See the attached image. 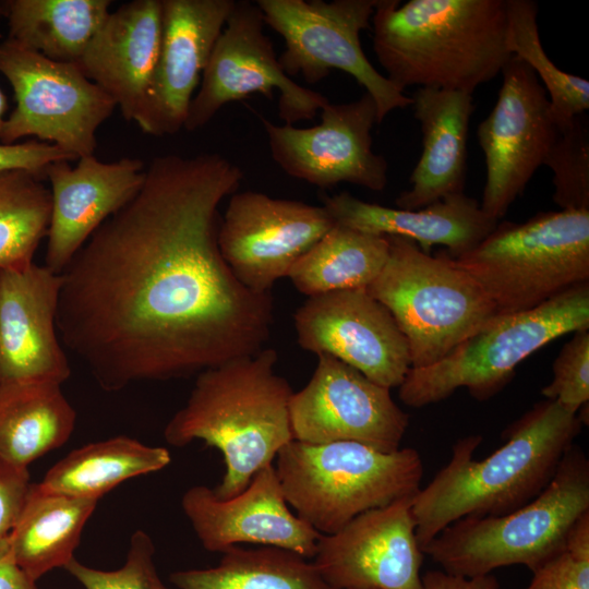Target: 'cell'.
Segmentation results:
<instances>
[{"label": "cell", "mask_w": 589, "mask_h": 589, "mask_svg": "<svg viewBox=\"0 0 589 589\" xmlns=\"http://www.w3.org/2000/svg\"><path fill=\"white\" fill-rule=\"evenodd\" d=\"M242 180L217 153L155 157L60 274L59 338L104 390L197 375L264 348L272 293L241 284L218 244L219 205Z\"/></svg>", "instance_id": "1"}, {"label": "cell", "mask_w": 589, "mask_h": 589, "mask_svg": "<svg viewBox=\"0 0 589 589\" xmlns=\"http://www.w3.org/2000/svg\"><path fill=\"white\" fill-rule=\"evenodd\" d=\"M582 425L577 413L543 399L505 429L504 444L484 459L473 458L481 435L459 438L448 462L413 496L421 548L461 518L505 515L538 496Z\"/></svg>", "instance_id": "2"}, {"label": "cell", "mask_w": 589, "mask_h": 589, "mask_svg": "<svg viewBox=\"0 0 589 589\" xmlns=\"http://www.w3.org/2000/svg\"><path fill=\"white\" fill-rule=\"evenodd\" d=\"M371 20L376 58L401 91L472 94L512 57L506 0H377Z\"/></svg>", "instance_id": "3"}, {"label": "cell", "mask_w": 589, "mask_h": 589, "mask_svg": "<svg viewBox=\"0 0 589 589\" xmlns=\"http://www.w3.org/2000/svg\"><path fill=\"white\" fill-rule=\"evenodd\" d=\"M277 359L276 350L263 348L200 372L185 405L165 426L164 437L175 447L201 440L220 452L225 473L213 489L219 498L240 494L293 440V390L275 373Z\"/></svg>", "instance_id": "4"}, {"label": "cell", "mask_w": 589, "mask_h": 589, "mask_svg": "<svg viewBox=\"0 0 589 589\" xmlns=\"http://www.w3.org/2000/svg\"><path fill=\"white\" fill-rule=\"evenodd\" d=\"M589 512V460L575 444L545 489L501 516L461 518L422 551L443 570L473 577L510 565L533 572L561 552L574 524Z\"/></svg>", "instance_id": "5"}, {"label": "cell", "mask_w": 589, "mask_h": 589, "mask_svg": "<svg viewBox=\"0 0 589 589\" xmlns=\"http://www.w3.org/2000/svg\"><path fill=\"white\" fill-rule=\"evenodd\" d=\"M288 505L321 534L339 531L358 515L413 496L420 490V453H384L358 442L308 444L296 440L276 455Z\"/></svg>", "instance_id": "6"}, {"label": "cell", "mask_w": 589, "mask_h": 589, "mask_svg": "<svg viewBox=\"0 0 589 589\" xmlns=\"http://www.w3.org/2000/svg\"><path fill=\"white\" fill-rule=\"evenodd\" d=\"M454 261L481 286L497 314L531 310L589 281V209L497 223Z\"/></svg>", "instance_id": "7"}, {"label": "cell", "mask_w": 589, "mask_h": 589, "mask_svg": "<svg viewBox=\"0 0 589 589\" xmlns=\"http://www.w3.org/2000/svg\"><path fill=\"white\" fill-rule=\"evenodd\" d=\"M386 237L387 261L366 290L406 337L411 368L430 366L497 314L495 305L446 251L432 256L410 239Z\"/></svg>", "instance_id": "8"}, {"label": "cell", "mask_w": 589, "mask_h": 589, "mask_svg": "<svg viewBox=\"0 0 589 589\" xmlns=\"http://www.w3.org/2000/svg\"><path fill=\"white\" fill-rule=\"evenodd\" d=\"M580 329H589V281L531 310L495 314L438 362L410 368L398 387L399 398L409 407L422 408L465 387L479 401L491 399L526 358Z\"/></svg>", "instance_id": "9"}, {"label": "cell", "mask_w": 589, "mask_h": 589, "mask_svg": "<svg viewBox=\"0 0 589 589\" xmlns=\"http://www.w3.org/2000/svg\"><path fill=\"white\" fill-rule=\"evenodd\" d=\"M377 0H257L266 25L285 49L278 61L289 77L316 84L333 70L350 74L373 98L377 124L411 97L380 73L363 52L360 34L370 27Z\"/></svg>", "instance_id": "10"}, {"label": "cell", "mask_w": 589, "mask_h": 589, "mask_svg": "<svg viewBox=\"0 0 589 589\" xmlns=\"http://www.w3.org/2000/svg\"><path fill=\"white\" fill-rule=\"evenodd\" d=\"M0 72L16 101L4 121L1 144L36 136L75 159L94 155L97 129L117 106L76 63L50 60L7 37L0 43Z\"/></svg>", "instance_id": "11"}, {"label": "cell", "mask_w": 589, "mask_h": 589, "mask_svg": "<svg viewBox=\"0 0 589 589\" xmlns=\"http://www.w3.org/2000/svg\"><path fill=\"white\" fill-rule=\"evenodd\" d=\"M264 25L256 2L236 1L213 47L184 129H201L225 105L252 94L272 100L275 89L279 92L278 116L285 124L314 119L329 101L286 74L271 39L264 34Z\"/></svg>", "instance_id": "12"}, {"label": "cell", "mask_w": 589, "mask_h": 589, "mask_svg": "<svg viewBox=\"0 0 589 589\" xmlns=\"http://www.w3.org/2000/svg\"><path fill=\"white\" fill-rule=\"evenodd\" d=\"M494 107L478 125L486 178L480 206L498 220L524 192L558 135L548 94L533 71L510 57Z\"/></svg>", "instance_id": "13"}, {"label": "cell", "mask_w": 589, "mask_h": 589, "mask_svg": "<svg viewBox=\"0 0 589 589\" xmlns=\"http://www.w3.org/2000/svg\"><path fill=\"white\" fill-rule=\"evenodd\" d=\"M335 225L322 205L255 191L236 192L220 219L218 244L241 284L268 293Z\"/></svg>", "instance_id": "14"}, {"label": "cell", "mask_w": 589, "mask_h": 589, "mask_svg": "<svg viewBox=\"0 0 589 589\" xmlns=\"http://www.w3.org/2000/svg\"><path fill=\"white\" fill-rule=\"evenodd\" d=\"M292 437L308 444L358 442L384 453L400 448L409 416L378 385L337 358L320 353L308 384L289 404Z\"/></svg>", "instance_id": "15"}, {"label": "cell", "mask_w": 589, "mask_h": 589, "mask_svg": "<svg viewBox=\"0 0 589 589\" xmlns=\"http://www.w3.org/2000/svg\"><path fill=\"white\" fill-rule=\"evenodd\" d=\"M262 122L273 159L290 177L320 189L342 182L377 192L386 188L387 161L372 148L377 110L366 92L349 103L328 101L311 128Z\"/></svg>", "instance_id": "16"}, {"label": "cell", "mask_w": 589, "mask_h": 589, "mask_svg": "<svg viewBox=\"0 0 589 589\" xmlns=\"http://www.w3.org/2000/svg\"><path fill=\"white\" fill-rule=\"evenodd\" d=\"M293 322L302 349L333 356L389 389L399 387L411 368L406 337L366 288L309 297Z\"/></svg>", "instance_id": "17"}, {"label": "cell", "mask_w": 589, "mask_h": 589, "mask_svg": "<svg viewBox=\"0 0 589 589\" xmlns=\"http://www.w3.org/2000/svg\"><path fill=\"white\" fill-rule=\"evenodd\" d=\"M413 496L366 510L339 531L320 536L313 564L330 588L422 589L424 553L416 534Z\"/></svg>", "instance_id": "18"}, {"label": "cell", "mask_w": 589, "mask_h": 589, "mask_svg": "<svg viewBox=\"0 0 589 589\" xmlns=\"http://www.w3.org/2000/svg\"><path fill=\"white\" fill-rule=\"evenodd\" d=\"M181 507L203 548L220 552L239 543L276 546L308 560L321 536L287 504L274 464L259 470L238 495L219 498L206 485L189 488Z\"/></svg>", "instance_id": "19"}, {"label": "cell", "mask_w": 589, "mask_h": 589, "mask_svg": "<svg viewBox=\"0 0 589 589\" xmlns=\"http://www.w3.org/2000/svg\"><path fill=\"white\" fill-rule=\"evenodd\" d=\"M236 0H161V41L140 129L154 136L184 128L193 94Z\"/></svg>", "instance_id": "20"}, {"label": "cell", "mask_w": 589, "mask_h": 589, "mask_svg": "<svg viewBox=\"0 0 589 589\" xmlns=\"http://www.w3.org/2000/svg\"><path fill=\"white\" fill-rule=\"evenodd\" d=\"M60 287L45 265L0 268V384L70 376L57 329Z\"/></svg>", "instance_id": "21"}, {"label": "cell", "mask_w": 589, "mask_h": 589, "mask_svg": "<svg viewBox=\"0 0 589 589\" xmlns=\"http://www.w3.org/2000/svg\"><path fill=\"white\" fill-rule=\"evenodd\" d=\"M145 163L123 157L101 161L94 155L50 164L51 213L47 231L45 266L57 274L70 263L89 237L140 190Z\"/></svg>", "instance_id": "22"}, {"label": "cell", "mask_w": 589, "mask_h": 589, "mask_svg": "<svg viewBox=\"0 0 589 589\" xmlns=\"http://www.w3.org/2000/svg\"><path fill=\"white\" fill-rule=\"evenodd\" d=\"M161 41V0H133L110 12L77 67L137 123L152 86Z\"/></svg>", "instance_id": "23"}, {"label": "cell", "mask_w": 589, "mask_h": 589, "mask_svg": "<svg viewBox=\"0 0 589 589\" xmlns=\"http://www.w3.org/2000/svg\"><path fill=\"white\" fill-rule=\"evenodd\" d=\"M321 200L336 225L375 236L407 238L428 254L433 245H444L452 259L476 248L498 223L465 193L413 211L364 202L346 191L323 194Z\"/></svg>", "instance_id": "24"}, {"label": "cell", "mask_w": 589, "mask_h": 589, "mask_svg": "<svg viewBox=\"0 0 589 589\" xmlns=\"http://www.w3.org/2000/svg\"><path fill=\"white\" fill-rule=\"evenodd\" d=\"M422 132V154L409 182L395 204L419 209L450 195L464 193L467 173V137L474 110L472 94L418 87L411 97Z\"/></svg>", "instance_id": "25"}, {"label": "cell", "mask_w": 589, "mask_h": 589, "mask_svg": "<svg viewBox=\"0 0 589 589\" xmlns=\"http://www.w3.org/2000/svg\"><path fill=\"white\" fill-rule=\"evenodd\" d=\"M76 412L47 381L0 384V459L26 468L62 446L74 431Z\"/></svg>", "instance_id": "26"}, {"label": "cell", "mask_w": 589, "mask_h": 589, "mask_svg": "<svg viewBox=\"0 0 589 589\" xmlns=\"http://www.w3.org/2000/svg\"><path fill=\"white\" fill-rule=\"evenodd\" d=\"M97 503L48 492L32 483L8 534L17 565L36 581L53 568H64L74 558L83 529Z\"/></svg>", "instance_id": "27"}, {"label": "cell", "mask_w": 589, "mask_h": 589, "mask_svg": "<svg viewBox=\"0 0 589 589\" xmlns=\"http://www.w3.org/2000/svg\"><path fill=\"white\" fill-rule=\"evenodd\" d=\"M170 461L165 447L115 436L70 452L37 484L48 492L99 501L120 483L159 471Z\"/></svg>", "instance_id": "28"}, {"label": "cell", "mask_w": 589, "mask_h": 589, "mask_svg": "<svg viewBox=\"0 0 589 589\" xmlns=\"http://www.w3.org/2000/svg\"><path fill=\"white\" fill-rule=\"evenodd\" d=\"M8 37L46 58L76 63L109 12V0L1 1Z\"/></svg>", "instance_id": "29"}, {"label": "cell", "mask_w": 589, "mask_h": 589, "mask_svg": "<svg viewBox=\"0 0 589 589\" xmlns=\"http://www.w3.org/2000/svg\"><path fill=\"white\" fill-rule=\"evenodd\" d=\"M388 252L386 236L335 225L292 265L287 277L308 298L366 288L383 269Z\"/></svg>", "instance_id": "30"}, {"label": "cell", "mask_w": 589, "mask_h": 589, "mask_svg": "<svg viewBox=\"0 0 589 589\" xmlns=\"http://www.w3.org/2000/svg\"><path fill=\"white\" fill-rule=\"evenodd\" d=\"M170 581L179 589H333L313 562L276 546L223 552L218 565L204 569L172 573Z\"/></svg>", "instance_id": "31"}, {"label": "cell", "mask_w": 589, "mask_h": 589, "mask_svg": "<svg viewBox=\"0 0 589 589\" xmlns=\"http://www.w3.org/2000/svg\"><path fill=\"white\" fill-rule=\"evenodd\" d=\"M538 7L531 0H506L508 51L527 64L542 86L551 105V113L563 130L576 116L589 109V82L562 71L544 51L537 24Z\"/></svg>", "instance_id": "32"}, {"label": "cell", "mask_w": 589, "mask_h": 589, "mask_svg": "<svg viewBox=\"0 0 589 589\" xmlns=\"http://www.w3.org/2000/svg\"><path fill=\"white\" fill-rule=\"evenodd\" d=\"M41 180L22 169L0 172V268L32 264L47 236L51 193Z\"/></svg>", "instance_id": "33"}, {"label": "cell", "mask_w": 589, "mask_h": 589, "mask_svg": "<svg viewBox=\"0 0 589 589\" xmlns=\"http://www.w3.org/2000/svg\"><path fill=\"white\" fill-rule=\"evenodd\" d=\"M544 166L553 171V201L561 209H589V125L584 113L558 132Z\"/></svg>", "instance_id": "34"}, {"label": "cell", "mask_w": 589, "mask_h": 589, "mask_svg": "<svg viewBox=\"0 0 589 589\" xmlns=\"http://www.w3.org/2000/svg\"><path fill=\"white\" fill-rule=\"evenodd\" d=\"M155 545L143 530L133 532L124 564L116 570L89 567L73 558L64 569L84 589H170L158 576Z\"/></svg>", "instance_id": "35"}, {"label": "cell", "mask_w": 589, "mask_h": 589, "mask_svg": "<svg viewBox=\"0 0 589 589\" xmlns=\"http://www.w3.org/2000/svg\"><path fill=\"white\" fill-rule=\"evenodd\" d=\"M552 370L553 380L541 389V395L576 414L589 402V329L574 332Z\"/></svg>", "instance_id": "36"}, {"label": "cell", "mask_w": 589, "mask_h": 589, "mask_svg": "<svg viewBox=\"0 0 589 589\" xmlns=\"http://www.w3.org/2000/svg\"><path fill=\"white\" fill-rule=\"evenodd\" d=\"M525 589H589V512L574 524L564 549L532 572Z\"/></svg>", "instance_id": "37"}, {"label": "cell", "mask_w": 589, "mask_h": 589, "mask_svg": "<svg viewBox=\"0 0 589 589\" xmlns=\"http://www.w3.org/2000/svg\"><path fill=\"white\" fill-rule=\"evenodd\" d=\"M59 160H75L59 146L37 140L4 145L0 143V172L13 169L45 178L47 167Z\"/></svg>", "instance_id": "38"}, {"label": "cell", "mask_w": 589, "mask_h": 589, "mask_svg": "<svg viewBox=\"0 0 589 589\" xmlns=\"http://www.w3.org/2000/svg\"><path fill=\"white\" fill-rule=\"evenodd\" d=\"M29 473L0 459V539L15 525L31 489Z\"/></svg>", "instance_id": "39"}, {"label": "cell", "mask_w": 589, "mask_h": 589, "mask_svg": "<svg viewBox=\"0 0 589 589\" xmlns=\"http://www.w3.org/2000/svg\"><path fill=\"white\" fill-rule=\"evenodd\" d=\"M422 589H500L497 578L491 573L473 577L433 569L421 576Z\"/></svg>", "instance_id": "40"}, {"label": "cell", "mask_w": 589, "mask_h": 589, "mask_svg": "<svg viewBox=\"0 0 589 589\" xmlns=\"http://www.w3.org/2000/svg\"><path fill=\"white\" fill-rule=\"evenodd\" d=\"M0 589H38L36 580L15 562L8 536L0 539Z\"/></svg>", "instance_id": "41"}, {"label": "cell", "mask_w": 589, "mask_h": 589, "mask_svg": "<svg viewBox=\"0 0 589 589\" xmlns=\"http://www.w3.org/2000/svg\"><path fill=\"white\" fill-rule=\"evenodd\" d=\"M7 108H8L7 97L3 94V92L0 89V140H1V133H2V129H3V124H4V121H5L4 113L7 111Z\"/></svg>", "instance_id": "42"}, {"label": "cell", "mask_w": 589, "mask_h": 589, "mask_svg": "<svg viewBox=\"0 0 589 589\" xmlns=\"http://www.w3.org/2000/svg\"><path fill=\"white\" fill-rule=\"evenodd\" d=\"M3 17V5L0 1V19Z\"/></svg>", "instance_id": "43"}]
</instances>
